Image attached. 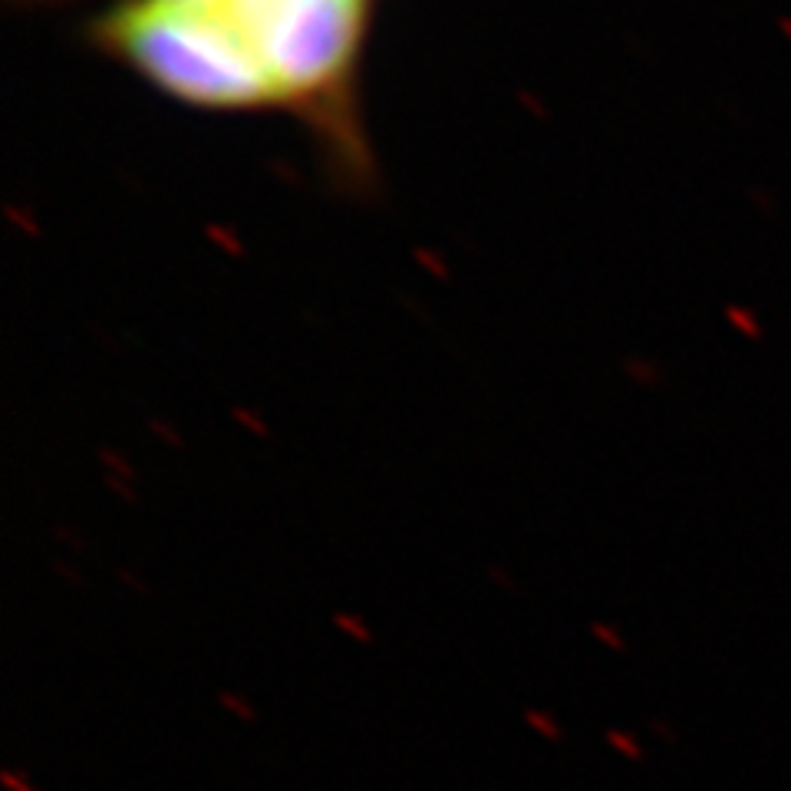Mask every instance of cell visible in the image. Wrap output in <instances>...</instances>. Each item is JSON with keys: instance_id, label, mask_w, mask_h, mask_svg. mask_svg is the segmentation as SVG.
<instances>
[{"instance_id": "cell-1", "label": "cell", "mask_w": 791, "mask_h": 791, "mask_svg": "<svg viewBox=\"0 0 791 791\" xmlns=\"http://www.w3.org/2000/svg\"><path fill=\"white\" fill-rule=\"evenodd\" d=\"M373 0H132L155 63L218 110H294L340 93Z\"/></svg>"}, {"instance_id": "cell-2", "label": "cell", "mask_w": 791, "mask_h": 791, "mask_svg": "<svg viewBox=\"0 0 791 791\" xmlns=\"http://www.w3.org/2000/svg\"><path fill=\"white\" fill-rule=\"evenodd\" d=\"M525 722L534 729V732H541L544 739H551V742H561V739H564L561 722H557L554 716L541 712V709H525Z\"/></svg>"}, {"instance_id": "cell-3", "label": "cell", "mask_w": 791, "mask_h": 791, "mask_svg": "<svg viewBox=\"0 0 791 791\" xmlns=\"http://www.w3.org/2000/svg\"><path fill=\"white\" fill-rule=\"evenodd\" d=\"M218 706L228 709L232 716H238L242 722H255V719H258V716H255V706H251L242 692H235V689H222V692H218Z\"/></svg>"}, {"instance_id": "cell-4", "label": "cell", "mask_w": 791, "mask_h": 791, "mask_svg": "<svg viewBox=\"0 0 791 791\" xmlns=\"http://www.w3.org/2000/svg\"><path fill=\"white\" fill-rule=\"evenodd\" d=\"M604 739H607V746H610L614 752H620V756H627V759H640V756H644V752H640V746H637V739H634L630 732L607 729V732H604Z\"/></svg>"}, {"instance_id": "cell-5", "label": "cell", "mask_w": 791, "mask_h": 791, "mask_svg": "<svg viewBox=\"0 0 791 791\" xmlns=\"http://www.w3.org/2000/svg\"><path fill=\"white\" fill-rule=\"evenodd\" d=\"M337 627H340L347 637H353V640H360V644H370V634H367L353 617H343V614H340V617H337Z\"/></svg>"}, {"instance_id": "cell-6", "label": "cell", "mask_w": 791, "mask_h": 791, "mask_svg": "<svg viewBox=\"0 0 791 791\" xmlns=\"http://www.w3.org/2000/svg\"><path fill=\"white\" fill-rule=\"evenodd\" d=\"M0 782H3V789L7 791H37L20 772H13V769H3V775H0Z\"/></svg>"}, {"instance_id": "cell-7", "label": "cell", "mask_w": 791, "mask_h": 791, "mask_svg": "<svg viewBox=\"0 0 791 791\" xmlns=\"http://www.w3.org/2000/svg\"><path fill=\"white\" fill-rule=\"evenodd\" d=\"M594 634H597V640H604V644H610L614 650H620V640L614 637V630H610V627H604V624H594Z\"/></svg>"}]
</instances>
